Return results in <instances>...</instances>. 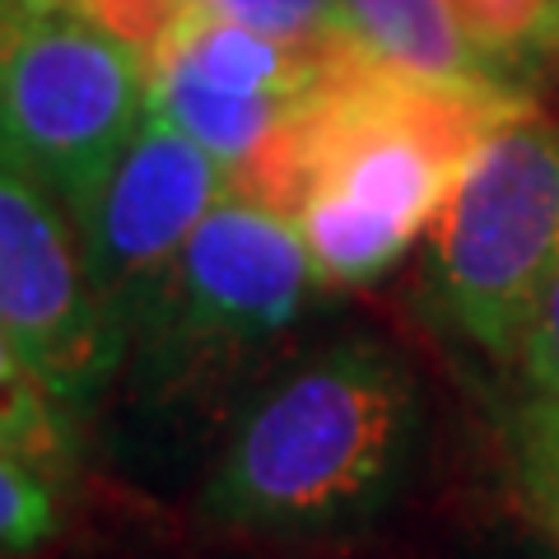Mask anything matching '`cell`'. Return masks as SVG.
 <instances>
[{
    "instance_id": "3",
    "label": "cell",
    "mask_w": 559,
    "mask_h": 559,
    "mask_svg": "<svg viewBox=\"0 0 559 559\" xmlns=\"http://www.w3.org/2000/svg\"><path fill=\"white\" fill-rule=\"evenodd\" d=\"M433 289L485 355L518 359L559 261V127L509 117L457 168L433 219Z\"/></svg>"
},
{
    "instance_id": "13",
    "label": "cell",
    "mask_w": 559,
    "mask_h": 559,
    "mask_svg": "<svg viewBox=\"0 0 559 559\" xmlns=\"http://www.w3.org/2000/svg\"><path fill=\"white\" fill-rule=\"evenodd\" d=\"M191 5L289 47H326L341 38V0H191Z\"/></svg>"
},
{
    "instance_id": "6",
    "label": "cell",
    "mask_w": 559,
    "mask_h": 559,
    "mask_svg": "<svg viewBox=\"0 0 559 559\" xmlns=\"http://www.w3.org/2000/svg\"><path fill=\"white\" fill-rule=\"evenodd\" d=\"M312 285L299 219L224 197L173 257L140 322L164 345H252L299 318Z\"/></svg>"
},
{
    "instance_id": "12",
    "label": "cell",
    "mask_w": 559,
    "mask_h": 559,
    "mask_svg": "<svg viewBox=\"0 0 559 559\" xmlns=\"http://www.w3.org/2000/svg\"><path fill=\"white\" fill-rule=\"evenodd\" d=\"M57 536V489L14 452L0 448V555H33Z\"/></svg>"
},
{
    "instance_id": "4",
    "label": "cell",
    "mask_w": 559,
    "mask_h": 559,
    "mask_svg": "<svg viewBox=\"0 0 559 559\" xmlns=\"http://www.w3.org/2000/svg\"><path fill=\"white\" fill-rule=\"evenodd\" d=\"M229 197V168L178 121L145 108L135 135L70 205L80 257L121 331L140 322L191 229Z\"/></svg>"
},
{
    "instance_id": "14",
    "label": "cell",
    "mask_w": 559,
    "mask_h": 559,
    "mask_svg": "<svg viewBox=\"0 0 559 559\" xmlns=\"http://www.w3.org/2000/svg\"><path fill=\"white\" fill-rule=\"evenodd\" d=\"M518 359H522V369H527L536 392L559 396V261H555L546 289H540V299H536V312L527 322Z\"/></svg>"
},
{
    "instance_id": "10",
    "label": "cell",
    "mask_w": 559,
    "mask_h": 559,
    "mask_svg": "<svg viewBox=\"0 0 559 559\" xmlns=\"http://www.w3.org/2000/svg\"><path fill=\"white\" fill-rule=\"evenodd\" d=\"M476 51L518 84L532 66L559 57V0H448Z\"/></svg>"
},
{
    "instance_id": "1",
    "label": "cell",
    "mask_w": 559,
    "mask_h": 559,
    "mask_svg": "<svg viewBox=\"0 0 559 559\" xmlns=\"http://www.w3.org/2000/svg\"><path fill=\"white\" fill-rule=\"evenodd\" d=\"M415 433L411 369L373 341H345L280 378L238 419L201 513L266 536L359 527L392 503Z\"/></svg>"
},
{
    "instance_id": "8",
    "label": "cell",
    "mask_w": 559,
    "mask_h": 559,
    "mask_svg": "<svg viewBox=\"0 0 559 559\" xmlns=\"http://www.w3.org/2000/svg\"><path fill=\"white\" fill-rule=\"evenodd\" d=\"M341 33L396 80L522 98L518 84L476 51L448 0H341Z\"/></svg>"
},
{
    "instance_id": "9",
    "label": "cell",
    "mask_w": 559,
    "mask_h": 559,
    "mask_svg": "<svg viewBox=\"0 0 559 559\" xmlns=\"http://www.w3.org/2000/svg\"><path fill=\"white\" fill-rule=\"evenodd\" d=\"M0 448L43 471L51 485L75 466V429L66 419V401L5 326H0Z\"/></svg>"
},
{
    "instance_id": "2",
    "label": "cell",
    "mask_w": 559,
    "mask_h": 559,
    "mask_svg": "<svg viewBox=\"0 0 559 559\" xmlns=\"http://www.w3.org/2000/svg\"><path fill=\"white\" fill-rule=\"evenodd\" d=\"M150 108V66L80 0H0V164L66 210Z\"/></svg>"
},
{
    "instance_id": "7",
    "label": "cell",
    "mask_w": 559,
    "mask_h": 559,
    "mask_svg": "<svg viewBox=\"0 0 559 559\" xmlns=\"http://www.w3.org/2000/svg\"><path fill=\"white\" fill-rule=\"evenodd\" d=\"M0 326L66 406L90 401L127 349V331L84 271L75 219L10 164H0Z\"/></svg>"
},
{
    "instance_id": "5",
    "label": "cell",
    "mask_w": 559,
    "mask_h": 559,
    "mask_svg": "<svg viewBox=\"0 0 559 559\" xmlns=\"http://www.w3.org/2000/svg\"><path fill=\"white\" fill-rule=\"evenodd\" d=\"M336 43L289 47L191 5L150 57V108L234 173L312 108Z\"/></svg>"
},
{
    "instance_id": "11",
    "label": "cell",
    "mask_w": 559,
    "mask_h": 559,
    "mask_svg": "<svg viewBox=\"0 0 559 559\" xmlns=\"http://www.w3.org/2000/svg\"><path fill=\"white\" fill-rule=\"evenodd\" d=\"M513 466L532 513L559 546V396L536 392L513 415Z\"/></svg>"
}]
</instances>
